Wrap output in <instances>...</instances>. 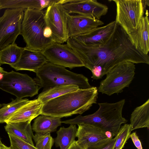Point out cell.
Listing matches in <instances>:
<instances>
[{
	"mask_svg": "<svg viewBox=\"0 0 149 149\" xmlns=\"http://www.w3.org/2000/svg\"><path fill=\"white\" fill-rule=\"evenodd\" d=\"M60 3L69 14L88 16L98 20L106 15L108 9L96 0H60Z\"/></svg>",
	"mask_w": 149,
	"mask_h": 149,
	"instance_id": "13",
	"label": "cell"
},
{
	"mask_svg": "<svg viewBox=\"0 0 149 149\" xmlns=\"http://www.w3.org/2000/svg\"><path fill=\"white\" fill-rule=\"evenodd\" d=\"M0 149H11L10 147H7L3 143H0Z\"/></svg>",
	"mask_w": 149,
	"mask_h": 149,
	"instance_id": "35",
	"label": "cell"
},
{
	"mask_svg": "<svg viewBox=\"0 0 149 149\" xmlns=\"http://www.w3.org/2000/svg\"><path fill=\"white\" fill-rule=\"evenodd\" d=\"M11 149H37L35 147L21 139L8 133Z\"/></svg>",
	"mask_w": 149,
	"mask_h": 149,
	"instance_id": "28",
	"label": "cell"
},
{
	"mask_svg": "<svg viewBox=\"0 0 149 149\" xmlns=\"http://www.w3.org/2000/svg\"><path fill=\"white\" fill-rule=\"evenodd\" d=\"M23 47L18 46L15 42L0 49V64L10 65L17 62L20 57Z\"/></svg>",
	"mask_w": 149,
	"mask_h": 149,
	"instance_id": "25",
	"label": "cell"
},
{
	"mask_svg": "<svg viewBox=\"0 0 149 149\" xmlns=\"http://www.w3.org/2000/svg\"><path fill=\"white\" fill-rule=\"evenodd\" d=\"M135 66L133 63L127 61L115 66L106 74V77L101 81L98 92L109 96L122 92L129 87L133 79Z\"/></svg>",
	"mask_w": 149,
	"mask_h": 149,
	"instance_id": "6",
	"label": "cell"
},
{
	"mask_svg": "<svg viewBox=\"0 0 149 149\" xmlns=\"http://www.w3.org/2000/svg\"><path fill=\"white\" fill-rule=\"evenodd\" d=\"M131 130L149 127V99L132 112L130 118Z\"/></svg>",
	"mask_w": 149,
	"mask_h": 149,
	"instance_id": "22",
	"label": "cell"
},
{
	"mask_svg": "<svg viewBox=\"0 0 149 149\" xmlns=\"http://www.w3.org/2000/svg\"><path fill=\"white\" fill-rule=\"evenodd\" d=\"M31 123L27 121L8 123L4 128L8 133L13 135L35 146L32 140L34 135Z\"/></svg>",
	"mask_w": 149,
	"mask_h": 149,
	"instance_id": "21",
	"label": "cell"
},
{
	"mask_svg": "<svg viewBox=\"0 0 149 149\" xmlns=\"http://www.w3.org/2000/svg\"><path fill=\"white\" fill-rule=\"evenodd\" d=\"M36 73L35 78L40 88H43L42 91L60 85H75L80 89L92 87L87 78L82 74L72 72L49 62L45 63Z\"/></svg>",
	"mask_w": 149,
	"mask_h": 149,
	"instance_id": "5",
	"label": "cell"
},
{
	"mask_svg": "<svg viewBox=\"0 0 149 149\" xmlns=\"http://www.w3.org/2000/svg\"><path fill=\"white\" fill-rule=\"evenodd\" d=\"M116 26L115 21L106 25L95 28L86 33L72 38L79 43L89 47H97L105 45L114 33Z\"/></svg>",
	"mask_w": 149,
	"mask_h": 149,
	"instance_id": "14",
	"label": "cell"
},
{
	"mask_svg": "<svg viewBox=\"0 0 149 149\" xmlns=\"http://www.w3.org/2000/svg\"><path fill=\"white\" fill-rule=\"evenodd\" d=\"M66 42L84 66L91 71L94 79L102 78L115 66L123 62L149 64L148 55L137 49L128 34L117 24L114 33L104 45L87 46L72 38H69Z\"/></svg>",
	"mask_w": 149,
	"mask_h": 149,
	"instance_id": "1",
	"label": "cell"
},
{
	"mask_svg": "<svg viewBox=\"0 0 149 149\" xmlns=\"http://www.w3.org/2000/svg\"><path fill=\"white\" fill-rule=\"evenodd\" d=\"M116 6L115 22L128 34L136 31L144 16L147 0H114Z\"/></svg>",
	"mask_w": 149,
	"mask_h": 149,
	"instance_id": "8",
	"label": "cell"
},
{
	"mask_svg": "<svg viewBox=\"0 0 149 149\" xmlns=\"http://www.w3.org/2000/svg\"><path fill=\"white\" fill-rule=\"evenodd\" d=\"M3 68L1 67V65L0 64V77L5 72Z\"/></svg>",
	"mask_w": 149,
	"mask_h": 149,
	"instance_id": "36",
	"label": "cell"
},
{
	"mask_svg": "<svg viewBox=\"0 0 149 149\" xmlns=\"http://www.w3.org/2000/svg\"><path fill=\"white\" fill-rule=\"evenodd\" d=\"M44 37L46 38H50L52 39V31L49 27L47 25L45 27L44 30Z\"/></svg>",
	"mask_w": 149,
	"mask_h": 149,
	"instance_id": "33",
	"label": "cell"
},
{
	"mask_svg": "<svg viewBox=\"0 0 149 149\" xmlns=\"http://www.w3.org/2000/svg\"><path fill=\"white\" fill-rule=\"evenodd\" d=\"M149 20L147 10L136 31L128 34L136 48L146 55L149 51Z\"/></svg>",
	"mask_w": 149,
	"mask_h": 149,
	"instance_id": "18",
	"label": "cell"
},
{
	"mask_svg": "<svg viewBox=\"0 0 149 149\" xmlns=\"http://www.w3.org/2000/svg\"><path fill=\"white\" fill-rule=\"evenodd\" d=\"M40 87L36 78L26 74L5 71L0 77V89L22 99L38 94Z\"/></svg>",
	"mask_w": 149,
	"mask_h": 149,
	"instance_id": "7",
	"label": "cell"
},
{
	"mask_svg": "<svg viewBox=\"0 0 149 149\" xmlns=\"http://www.w3.org/2000/svg\"><path fill=\"white\" fill-rule=\"evenodd\" d=\"M131 131L130 124L125 123L121 127L115 136L116 140L112 149H122L130 138Z\"/></svg>",
	"mask_w": 149,
	"mask_h": 149,
	"instance_id": "27",
	"label": "cell"
},
{
	"mask_svg": "<svg viewBox=\"0 0 149 149\" xmlns=\"http://www.w3.org/2000/svg\"><path fill=\"white\" fill-rule=\"evenodd\" d=\"M98 94L97 88L94 86L65 93L43 104L41 115L60 118L81 115L96 103Z\"/></svg>",
	"mask_w": 149,
	"mask_h": 149,
	"instance_id": "2",
	"label": "cell"
},
{
	"mask_svg": "<svg viewBox=\"0 0 149 149\" xmlns=\"http://www.w3.org/2000/svg\"><path fill=\"white\" fill-rule=\"evenodd\" d=\"M67 149H87L84 148L77 142V141H74L69 147Z\"/></svg>",
	"mask_w": 149,
	"mask_h": 149,
	"instance_id": "31",
	"label": "cell"
},
{
	"mask_svg": "<svg viewBox=\"0 0 149 149\" xmlns=\"http://www.w3.org/2000/svg\"><path fill=\"white\" fill-rule=\"evenodd\" d=\"M43 105L42 103L37 99L29 100L16 110L5 123L31 122L41 115Z\"/></svg>",
	"mask_w": 149,
	"mask_h": 149,
	"instance_id": "17",
	"label": "cell"
},
{
	"mask_svg": "<svg viewBox=\"0 0 149 149\" xmlns=\"http://www.w3.org/2000/svg\"><path fill=\"white\" fill-rule=\"evenodd\" d=\"M2 105H3L2 104H1L0 103V108L2 107Z\"/></svg>",
	"mask_w": 149,
	"mask_h": 149,
	"instance_id": "37",
	"label": "cell"
},
{
	"mask_svg": "<svg viewBox=\"0 0 149 149\" xmlns=\"http://www.w3.org/2000/svg\"><path fill=\"white\" fill-rule=\"evenodd\" d=\"M48 62L42 51L23 47L20 58L16 64L10 65L17 71L26 70L36 72Z\"/></svg>",
	"mask_w": 149,
	"mask_h": 149,
	"instance_id": "16",
	"label": "cell"
},
{
	"mask_svg": "<svg viewBox=\"0 0 149 149\" xmlns=\"http://www.w3.org/2000/svg\"><path fill=\"white\" fill-rule=\"evenodd\" d=\"M41 115L34 120L32 127L36 133L45 134L54 132L62 123L59 118Z\"/></svg>",
	"mask_w": 149,
	"mask_h": 149,
	"instance_id": "20",
	"label": "cell"
},
{
	"mask_svg": "<svg viewBox=\"0 0 149 149\" xmlns=\"http://www.w3.org/2000/svg\"><path fill=\"white\" fill-rule=\"evenodd\" d=\"M42 52L48 62L55 65L71 69L84 66L79 57L67 44L54 43Z\"/></svg>",
	"mask_w": 149,
	"mask_h": 149,
	"instance_id": "11",
	"label": "cell"
},
{
	"mask_svg": "<svg viewBox=\"0 0 149 149\" xmlns=\"http://www.w3.org/2000/svg\"><path fill=\"white\" fill-rule=\"evenodd\" d=\"M24 10L8 8L0 17V49L15 43L20 35Z\"/></svg>",
	"mask_w": 149,
	"mask_h": 149,
	"instance_id": "10",
	"label": "cell"
},
{
	"mask_svg": "<svg viewBox=\"0 0 149 149\" xmlns=\"http://www.w3.org/2000/svg\"><path fill=\"white\" fill-rule=\"evenodd\" d=\"M55 2V0H0V10L29 8L42 10Z\"/></svg>",
	"mask_w": 149,
	"mask_h": 149,
	"instance_id": "19",
	"label": "cell"
},
{
	"mask_svg": "<svg viewBox=\"0 0 149 149\" xmlns=\"http://www.w3.org/2000/svg\"><path fill=\"white\" fill-rule=\"evenodd\" d=\"M52 137L50 133H36L33 137L36 143L35 147L37 149H44Z\"/></svg>",
	"mask_w": 149,
	"mask_h": 149,
	"instance_id": "29",
	"label": "cell"
},
{
	"mask_svg": "<svg viewBox=\"0 0 149 149\" xmlns=\"http://www.w3.org/2000/svg\"><path fill=\"white\" fill-rule=\"evenodd\" d=\"M116 137L112 138L110 141L104 147L98 149H112Z\"/></svg>",
	"mask_w": 149,
	"mask_h": 149,
	"instance_id": "32",
	"label": "cell"
},
{
	"mask_svg": "<svg viewBox=\"0 0 149 149\" xmlns=\"http://www.w3.org/2000/svg\"><path fill=\"white\" fill-rule=\"evenodd\" d=\"M77 128L76 125L70 124L67 127H61L57 131V136L54 140L56 146L60 149H67L75 141Z\"/></svg>",
	"mask_w": 149,
	"mask_h": 149,
	"instance_id": "23",
	"label": "cell"
},
{
	"mask_svg": "<svg viewBox=\"0 0 149 149\" xmlns=\"http://www.w3.org/2000/svg\"><path fill=\"white\" fill-rule=\"evenodd\" d=\"M79 88L73 85H57L42 92L37 99L44 104L48 100L68 93L77 91Z\"/></svg>",
	"mask_w": 149,
	"mask_h": 149,
	"instance_id": "24",
	"label": "cell"
},
{
	"mask_svg": "<svg viewBox=\"0 0 149 149\" xmlns=\"http://www.w3.org/2000/svg\"><path fill=\"white\" fill-rule=\"evenodd\" d=\"M27 98L12 99V101L7 104H2L0 108V123H5L19 108L26 103Z\"/></svg>",
	"mask_w": 149,
	"mask_h": 149,
	"instance_id": "26",
	"label": "cell"
},
{
	"mask_svg": "<svg viewBox=\"0 0 149 149\" xmlns=\"http://www.w3.org/2000/svg\"><path fill=\"white\" fill-rule=\"evenodd\" d=\"M47 26L45 13L42 10L25 9L20 35L26 43V47L42 52L54 43L52 39L46 38L44 36V30Z\"/></svg>",
	"mask_w": 149,
	"mask_h": 149,
	"instance_id": "4",
	"label": "cell"
},
{
	"mask_svg": "<svg viewBox=\"0 0 149 149\" xmlns=\"http://www.w3.org/2000/svg\"><path fill=\"white\" fill-rule=\"evenodd\" d=\"M104 22L87 15L79 14L68 15L67 29L68 38H72L91 31L102 26Z\"/></svg>",
	"mask_w": 149,
	"mask_h": 149,
	"instance_id": "15",
	"label": "cell"
},
{
	"mask_svg": "<svg viewBox=\"0 0 149 149\" xmlns=\"http://www.w3.org/2000/svg\"><path fill=\"white\" fill-rule=\"evenodd\" d=\"M125 100L115 103H98L99 109L93 114L85 116L80 115L75 118L64 120L62 123L68 124H86L92 125L115 136L123 124L127 120L123 117L122 112Z\"/></svg>",
	"mask_w": 149,
	"mask_h": 149,
	"instance_id": "3",
	"label": "cell"
},
{
	"mask_svg": "<svg viewBox=\"0 0 149 149\" xmlns=\"http://www.w3.org/2000/svg\"><path fill=\"white\" fill-rule=\"evenodd\" d=\"M58 2L48 7L45 13L47 25L50 29L52 39L54 43L62 44L69 38L67 29V20L70 14Z\"/></svg>",
	"mask_w": 149,
	"mask_h": 149,
	"instance_id": "9",
	"label": "cell"
},
{
	"mask_svg": "<svg viewBox=\"0 0 149 149\" xmlns=\"http://www.w3.org/2000/svg\"><path fill=\"white\" fill-rule=\"evenodd\" d=\"M130 138L131 139L134 146L137 149H143L141 142L136 132L131 133Z\"/></svg>",
	"mask_w": 149,
	"mask_h": 149,
	"instance_id": "30",
	"label": "cell"
},
{
	"mask_svg": "<svg viewBox=\"0 0 149 149\" xmlns=\"http://www.w3.org/2000/svg\"><path fill=\"white\" fill-rule=\"evenodd\" d=\"M1 139L0 138V143H1Z\"/></svg>",
	"mask_w": 149,
	"mask_h": 149,
	"instance_id": "38",
	"label": "cell"
},
{
	"mask_svg": "<svg viewBox=\"0 0 149 149\" xmlns=\"http://www.w3.org/2000/svg\"><path fill=\"white\" fill-rule=\"evenodd\" d=\"M76 134L77 143L87 149H98L107 145L113 136L93 126L78 125Z\"/></svg>",
	"mask_w": 149,
	"mask_h": 149,
	"instance_id": "12",
	"label": "cell"
},
{
	"mask_svg": "<svg viewBox=\"0 0 149 149\" xmlns=\"http://www.w3.org/2000/svg\"><path fill=\"white\" fill-rule=\"evenodd\" d=\"M54 143V140L52 137L44 149H51Z\"/></svg>",
	"mask_w": 149,
	"mask_h": 149,
	"instance_id": "34",
	"label": "cell"
}]
</instances>
